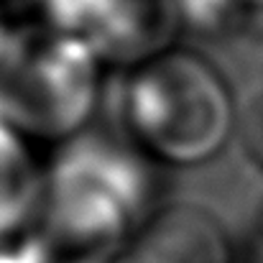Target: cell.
Returning a JSON list of instances; mask_svg holds the SVG:
<instances>
[{"label":"cell","instance_id":"cell-14","mask_svg":"<svg viewBox=\"0 0 263 263\" xmlns=\"http://www.w3.org/2000/svg\"><path fill=\"white\" fill-rule=\"evenodd\" d=\"M261 263H263V246H261Z\"/></svg>","mask_w":263,"mask_h":263},{"label":"cell","instance_id":"cell-11","mask_svg":"<svg viewBox=\"0 0 263 263\" xmlns=\"http://www.w3.org/2000/svg\"><path fill=\"white\" fill-rule=\"evenodd\" d=\"M39 3L41 0H0V21L21 28L18 23L28 15H39Z\"/></svg>","mask_w":263,"mask_h":263},{"label":"cell","instance_id":"cell-1","mask_svg":"<svg viewBox=\"0 0 263 263\" xmlns=\"http://www.w3.org/2000/svg\"><path fill=\"white\" fill-rule=\"evenodd\" d=\"M123 74L112 85V102L156 164H207L233 138V95L220 72L194 51L169 49Z\"/></svg>","mask_w":263,"mask_h":263},{"label":"cell","instance_id":"cell-4","mask_svg":"<svg viewBox=\"0 0 263 263\" xmlns=\"http://www.w3.org/2000/svg\"><path fill=\"white\" fill-rule=\"evenodd\" d=\"M36 18L82 41L102 67L125 72L174 49L181 31L176 0H41Z\"/></svg>","mask_w":263,"mask_h":263},{"label":"cell","instance_id":"cell-3","mask_svg":"<svg viewBox=\"0 0 263 263\" xmlns=\"http://www.w3.org/2000/svg\"><path fill=\"white\" fill-rule=\"evenodd\" d=\"M26 233L44 263H115L128 256L136 222L95 181L49 166L39 210Z\"/></svg>","mask_w":263,"mask_h":263},{"label":"cell","instance_id":"cell-2","mask_svg":"<svg viewBox=\"0 0 263 263\" xmlns=\"http://www.w3.org/2000/svg\"><path fill=\"white\" fill-rule=\"evenodd\" d=\"M102 102V64L72 36L44 26L18 28L0 64V120L15 133L69 141Z\"/></svg>","mask_w":263,"mask_h":263},{"label":"cell","instance_id":"cell-10","mask_svg":"<svg viewBox=\"0 0 263 263\" xmlns=\"http://www.w3.org/2000/svg\"><path fill=\"white\" fill-rule=\"evenodd\" d=\"M0 263H44L28 233L0 240Z\"/></svg>","mask_w":263,"mask_h":263},{"label":"cell","instance_id":"cell-7","mask_svg":"<svg viewBox=\"0 0 263 263\" xmlns=\"http://www.w3.org/2000/svg\"><path fill=\"white\" fill-rule=\"evenodd\" d=\"M44 194V174L26 138L0 120V240L28 230Z\"/></svg>","mask_w":263,"mask_h":263},{"label":"cell","instance_id":"cell-8","mask_svg":"<svg viewBox=\"0 0 263 263\" xmlns=\"http://www.w3.org/2000/svg\"><path fill=\"white\" fill-rule=\"evenodd\" d=\"M181 28L228 41L263 28V0H176Z\"/></svg>","mask_w":263,"mask_h":263},{"label":"cell","instance_id":"cell-6","mask_svg":"<svg viewBox=\"0 0 263 263\" xmlns=\"http://www.w3.org/2000/svg\"><path fill=\"white\" fill-rule=\"evenodd\" d=\"M128 263H230L220 222L202 207L172 204L138 228Z\"/></svg>","mask_w":263,"mask_h":263},{"label":"cell","instance_id":"cell-12","mask_svg":"<svg viewBox=\"0 0 263 263\" xmlns=\"http://www.w3.org/2000/svg\"><path fill=\"white\" fill-rule=\"evenodd\" d=\"M15 36H18V28H13V26H8V23L0 21V64L10 54V49L15 44Z\"/></svg>","mask_w":263,"mask_h":263},{"label":"cell","instance_id":"cell-13","mask_svg":"<svg viewBox=\"0 0 263 263\" xmlns=\"http://www.w3.org/2000/svg\"><path fill=\"white\" fill-rule=\"evenodd\" d=\"M256 228H258V238H261V246H263V194H261V202H258V210H256Z\"/></svg>","mask_w":263,"mask_h":263},{"label":"cell","instance_id":"cell-9","mask_svg":"<svg viewBox=\"0 0 263 263\" xmlns=\"http://www.w3.org/2000/svg\"><path fill=\"white\" fill-rule=\"evenodd\" d=\"M240 133H243V146L248 156L263 166V85L251 97L243 118H240Z\"/></svg>","mask_w":263,"mask_h":263},{"label":"cell","instance_id":"cell-5","mask_svg":"<svg viewBox=\"0 0 263 263\" xmlns=\"http://www.w3.org/2000/svg\"><path fill=\"white\" fill-rule=\"evenodd\" d=\"M110 115V120H100V115H95L85 130L64 141L49 166L85 176L110 192L128 210L138 233V228L159 212L161 164H156L133 138L115 102Z\"/></svg>","mask_w":263,"mask_h":263}]
</instances>
